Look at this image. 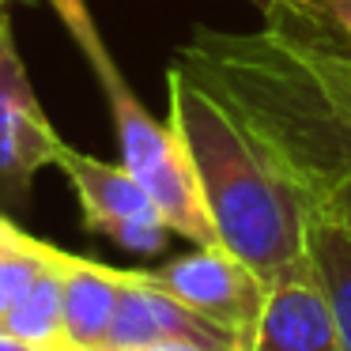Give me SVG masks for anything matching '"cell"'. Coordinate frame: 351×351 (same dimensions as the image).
Wrapping results in <instances>:
<instances>
[{
    "label": "cell",
    "instance_id": "cell-19",
    "mask_svg": "<svg viewBox=\"0 0 351 351\" xmlns=\"http://www.w3.org/2000/svg\"><path fill=\"white\" fill-rule=\"evenodd\" d=\"M8 4H16V0H8Z\"/></svg>",
    "mask_w": 351,
    "mask_h": 351
},
{
    "label": "cell",
    "instance_id": "cell-8",
    "mask_svg": "<svg viewBox=\"0 0 351 351\" xmlns=\"http://www.w3.org/2000/svg\"><path fill=\"white\" fill-rule=\"evenodd\" d=\"M250 351H340L332 310L310 257L268 280V298Z\"/></svg>",
    "mask_w": 351,
    "mask_h": 351
},
{
    "label": "cell",
    "instance_id": "cell-9",
    "mask_svg": "<svg viewBox=\"0 0 351 351\" xmlns=\"http://www.w3.org/2000/svg\"><path fill=\"white\" fill-rule=\"evenodd\" d=\"M125 287V268L61 250V310L64 343L80 351H102L117 317Z\"/></svg>",
    "mask_w": 351,
    "mask_h": 351
},
{
    "label": "cell",
    "instance_id": "cell-3",
    "mask_svg": "<svg viewBox=\"0 0 351 351\" xmlns=\"http://www.w3.org/2000/svg\"><path fill=\"white\" fill-rule=\"evenodd\" d=\"M49 8L61 19L64 31L72 34L76 49L84 53L87 69L95 72L102 95H106L110 117H114V136H117V147H121V162L155 197V204L162 208V215H167L170 230L178 238H185L193 245H215L219 238H215V227L208 219L197 170H193L189 147H185L178 125L155 121L152 110L136 99L125 72L117 69L114 53H110L91 8H87V0H49Z\"/></svg>",
    "mask_w": 351,
    "mask_h": 351
},
{
    "label": "cell",
    "instance_id": "cell-6",
    "mask_svg": "<svg viewBox=\"0 0 351 351\" xmlns=\"http://www.w3.org/2000/svg\"><path fill=\"white\" fill-rule=\"evenodd\" d=\"M144 272L185 306L230 328L245 343V351L253 348V332L268 298V280L238 253H230L219 242L193 245L182 257H170L162 268H144Z\"/></svg>",
    "mask_w": 351,
    "mask_h": 351
},
{
    "label": "cell",
    "instance_id": "cell-2",
    "mask_svg": "<svg viewBox=\"0 0 351 351\" xmlns=\"http://www.w3.org/2000/svg\"><path fill=\"white\" fill-rule=\"evenodd\" d=\"M170 121L189 147L208 219L219 245L253 265L265 280L302 265L317 208L253 144V136L178 64L167 69Z\"/></svg>",
    "mask_w": 351,
    "mask_h": 351
},
{
    "label": "cell",
    "instance_id": "cell-5",
    "mask_svg": "<svg viewBox=\"0 0 351 351\" xmlns=\"http://www.w3.org/2000/svg\"><path fill=\"white\" fill-rule=\"evenodd\" d=\"M53 167L69 178L72 193L80 200L87 234H102L129 253H162L170 242V223L155 197L140 185L125 162H106L99 155L76 152L61 144Z\"/></svg>",
    "mask_w": 351,
    "mask_h": 351
},
{
    "label": "cell",
    "instance_id": "cell-4",
    "mask_svg": "<svg viewBox=\"0 0 351 351\" xmlns=\"http://www.w3.org/2000/svg\"><path fill=\"white\" fill-rule=\"evenodd\" d=\"M64 140L49 125L12 34V4L0 0V212L31 208L34 178L53 167Z\"/></svg>",
    "mask_w": 351,
    "mask_h": 351
},
{
    "label": "cell",
    "instance_id": "cell-15",
    "mask_svg": "<svg viewBox=\"0 0 351 351\" xmlns=\"http://www.w3.org/2000/svg\"><path fill=\"white\" fill-rule=\"evenodd\" d=\"M0 351H38V348H31V343L16 340L12 332H4V328H0Z\"/></svg>",
    "mask_w": 351,
    "mask_h": 351
},
{
    "label": "cell",
    "instance_id": "cell-18",
    "mask_svg": "<svg viewBox=\"0 0 351 351\" xmlns=\"http://www.w3.org/2000/svg\"><path fill=\"white\" fill-rule=\"evenodd\" d=\"M49 351H80V348H69V343H61V348H49Z\"/></svg>",
    "mask_w": 351,
    "mask_h": 351
},
{
    "label": "cell",
    "instance_id": "cell-7",
    "mask_svg": "<svg viewBox=\"0 0 351 351\" xmlns=\"http://www.w3.org/2000/svg\"><path fill=\"white\" fill-rule=\"evenodd\" d=\"M147 343H193L204 351H245L230 328L215 325L212 317L197 313L162 291L144 268H125V287L117 302V317L110 328V340L102 351H129Z\"/></svg>",
    "mask_w": 351,
    "mask_h": 351
},
{
    "label": "cell",
    "instance_id": "cell-10",
    "mask_svg": "<svg viewBox=\"0 0 351 351\" xmlns=\"http://www.w3.org/2000/svg\"><path fill=\"white\" fill-rule=\"evenodd\" d=\"M306 253H310L313 276L325 287L336 325V343H340V351H351V230L328 215L313 212Z\"/></svg>",
    "mask_w": 351,
    "mask_h": 351
},
{
    "label": "cell",
    "instance_id": "cell-16",
    "mask_svg": "<svg viewBox=\"0 0 351 351\" xmlns=\"http://www.w3.org/2000/svg\"><path fill=\"white\" fill-rule=\"evenodd\" d=\"M129 351H204L193 343H147V348H129Z\"/></svg>",
    "mask_w": 351,
    "mask_h": 351
},
{
    "label": "cell",
    "instance_id": "cell-11",
    "mask_svg": "<svg viewBox=\"0 0 351 351\" xmlns=\"http://www.w3.org/2000/svg\"><path fill=\"white\" fill-rule=\"evenodd\" d=\"M0 328L38 351L64 343V310H61V250L53 253L49 268L23 287V295L4 310Z\"/></svg>",
    "mask_w": 351,
    "mask_h": 351
},
{
    "label": "cell",
    "instance_id": "cell-1",
    "mask_svg": "<svg viewBox=\"0 0 351 351\" xmlns=\"http://www.w3.org/2000/svg\"><path fill=\"white\" fill-rule=\"evenodd\" d=\"M170 64L189 72L313 208L351 182V53L268 23L242 34L193 27Z\"/></svg>",
    "mask_w": 351,
    "mask_h": 351
},
{
    "label": "cell",
    "instance_id": "cell-12",
    "mask_svg": "<svg viewBox=\"0 0 351 351\" xmlns=\"http://www.w3.org/2000/svg\"><path fill=\"white\" fill-rule=\"evenodd\" d=\"M265 23L351 53V0H276Z\"/></svg>",
    "mask_w": 351,
    "mask_h": 351
},
{
    "label": "cell",
    "instance_id": "cell-14",
    "mask_svg": "<svg viewBox=\"0 0 351 351\" xmlns=\"http://www.w3.org/2000/svg\"><path fill=\"white\" fill-rule=\"evenodd\" d=\"M317 212L328 215V219H336V223H343V227L351 230V182H343L336 193H328Z\"/></svg>",
    "mask_w": 351,
    "mask_h": 351
},
{
    "label": "cell",
    "instance_id": "cell-17",
    "mask_svg": "<svg viewBox=\"0 0 351 351\" xmlns=\"http://www.w3.org/2000/svg\"><path fill=\"white\" fill-rule=\"evenodd\" d=\"M253 4H257V8H261V16H265V12H268V8H272L276 0H253Z\"/></svg>",
    "mask_w": 351,
    "mask_h": 351
},
{
    "label": "cell",
    "instance_id": "cell-13",
    "mask_svg": "<svg viewBox=\"0 0 351 351\" xmlns=\"http://www.w3.org/2000/svg\"><path fill=\"white\" fill-rule=\"evenodd\" d=\"M57 245L38 242L27 230H19V223L8 212H0V317L23 295V287L31 280H38L49 268Z\"/></svg>",
    "mask_w": 351,
    "mask_h": 351
}]
</instances>
